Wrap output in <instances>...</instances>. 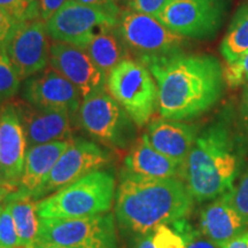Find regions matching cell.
<instances>
[{"mask_svg":"<svg viewBox=\"0 0 248 248\" xmlns=\"http://www.w3.org/2000/svg\"><path fill=\"white\" fill-rule=\"evenodd\" d=\"M42 20L20 23L6 46V54L21 80L46 69L51 44Z\"/></svg>","mask_w":248,"mask_h":248,"instance_id":"12","label":"cell"},{"mask_svg":"<svg viewBox=\"0 0 248 248\" xmlns=\"http://www.w3.org/2000/svg\"><path fill=\"white\" fill-rule=\"evenodd\" d=\"M21 79L6 52L0 53V108L18 92Z\"/></svg>","mask_w":248,"mask_h":248,"instance_id":"24","label":"cell"},{"mask_svg":"<svg viewBox=\"0 0 248 248\" xmlns=\"http://www.w3.org/2000/svg\"><path fill=\"white\" fill-rule=\"evenodd\" d=\"M83 48L106 77L121 61L128 58L129 53L121 38L117 26L107 27L98 31Z\"/></svg>","mask_w":248,"mask_h":248,"instance_id":"21","label":"cell"},{"mask_svg":"<svg viewBox=\"0 0 248 248\" xmlns=\"http://www.w3.org/2000/svg\"><path fill=\"white\" fill-rule=\"evenodd\" d=\"M76 119L82 130L105 146L125 150L135 142V122L106 89L83 99Z\"/></svg>","mask_w":248,"mask_h":248,"instance_id":"5","label":"cell"},{"mask_svg":"<svg viewBox=\"0 0 248 248\" xmlns=\"http://www.w3.org/2000/svg\"><path fill=\"white\" fill-rule=\"evenodd\" d=\"M79 4L89 6V7L99 9L105 13L111 15V16L119 18L121 11L116 4V0H74Z\"/></svg>","mask_w":248,"mask_h":248,"instance_id":"33","label":"cell"},{"mask_svg":"<svg viewBox=\"0 0 248 248\" xmlns=\"http://www.w3.org/2000/svg\"><path fill=\"white\" fill-rule=\"evenodd\" d=\"M70 140H58L40 144L28 148L24 160L22 177L17 190L13 194L17 197L32 198L60 159L63 152L69 147Z\"/></svg>","mask_w":248,"mask_h":248,"instance_id":"19","label":"cell"},{"mask_svg":"<svg viewBox=\"0 0 248 248\" xmlns=\"http://www.w3.org/2000/svg\"><path fill=\"white\" fill-rule=\"evenodd\" d=\"M193 203V197L181 178H148L121 172L114 216L121 234L129 239L186 218Z\"/></svg>","mask_w":248,"mask_h":248,"instance_id":"2","label":"cell"},{"mask_svg":"<svg viewBox=\"0 0 248 248\" xmlns=\"http://www.w3.org/2000/svg\"><path fill=\"white\" fill-rule=\"evenodd\" d=\"M170 0H125L126 9L137 13L156 16Z\"/></svg>","mask_w":248,"mask_h":248,"instance_id":"31","label":"cell"},{"mask_svg":"<svg viewBox=\"0 0 248 248\" xmlns=\"http://www.w3.org/2000/svg\"><path fill=\"white\" fill-rule=\"evenodd\" d=\"M225 84L230 88H238L248 82V52L239 59L223 67Z\"/></svg>","mask_w":248,"mask_h":248,"instance_id":"29","label":"cell"},{"mask_svg":"<svg viewBox=\"0 0 248 248\" xmlns=\"http://www.w3.org/2000/svg\"><path fill=\"white\" fill-rule=\"evenodd\" d=\"M154 248H186V240L169 224L159 225L151 232Z\"/></svg>","mask_w":248,"mask_h":248,"instance_id":"28","label":"cell"},{"mask_svg":"<svg viewBox=\"0 0 248 248\" xmlns=\"http://www.w3.org/2000/svg\"><path fill=\"white\" fill-rule=\"evenodd\" d=\"M241 115L248 122V82L245 84L243 98H241Z\"/></svg>","mask_w":248,"mask_h":248,"instance_id":"37","label":"cell"},{"mask_svg":"<svg viewBox=\"0 0 248 248\" xmlns=\"http://www.w3.org/2000/svg\"><path fill=\"white\" fill-rule=\"evenodd\" d=\"M119 18L69 0L45 22L48 37L54 42L84 47L98 31L115 27Z\"/></svg>","mask_w":248,"mask_h":248,"instance_id":"11","label":"cell"},{"mask_svg":"<svg viewBox=\"0 0 248 248\" xmlns=\"http://www.w3.org/2000/svg\"><path fill=\"white\" fill-rule=\"evenodd\" d=\"M16 248H30V246H24V245H21V246H18Z\"/></svg>","mask_w":248,"mask_h":248,"instance_id":"42","label":"cell"},{"mask_svg":"<svg viewBox=\"0 0 248 248\" xmlns=\"http://www.w3.org/2000/svg\"><path fill=\"white\" fill-rule=\"evenodd\" d=\"M0 206H1V203H0Z\"/></svg>","mask_w":248,"mask_h":248,"instance_id":"44","label":"cell"},{"mask_svg":"<svg viewBox=\"0 0 248 248\" xmlns=\"http://www.w3.org/2000/svg\"><path fill=\"white\" fill-rule=\"evenodd\" d=\"M128 241V248H154L153 243H152L151 233L135 235V237L129 238Z\"/></svg>","mask_w":248,"mask_h":248,"instance_id":"35","label":"cell"},{"mask_svg":"<svg viewBox=\"0 0 248 248\" xmlns=\"http://www.w3.org/2000/svg\"><path fill=\"white\" fill-rule=\"evenodd\" d=\"M115 216L101 215L77 218H43L36 241L64 248H120Z\"/></svg>","mask_w":248,"mask_h":248,"instance_id":"6","label":"cell"},{"mask_svg":"<svg viewBox=\"0 0 248 248\" xmlns=\"http://www.w3.org/2000/svg\"><path fill=\"white\" fill-rule=\"evenodd\" d=\"M28 142L13 102L0 108V162L5 177L18 187L22 177Z\"/></svg>","mask_w":248,"mask_h":248,"instance_id":"16","label":"cell"},{"mask_svg":"<svg viewBox=\"0 0 248 248\" xmlns=\"http://www.w3.org/2000/svg\"><path fill=\"white\" fill-rule=\"evenodd\" d=\"M68 1L69 0H36L37 6H38L39 18L46 22Z\"/></svg>","mask_w":248,"mask_h":248,"instance_id":"34","label":"cell"},{"mask_svg":"<svg viewBox=\"0 0 248 248\" xmlns=\"http://www.w3.org/2000/svg\"><path fill=\"white\" fill-rule=\"evenodd\" d=\"M116 179L107 170H97L36 202L43 218H77L106 214L115 202Z\"/></svg>","mask_w":248,"mask_h":248,"instance_id":"4","label":"cell"},{"mask_svg":"<svg viewBox=\"0 0 248 248\" xmlns=\"http://www.w3.org/2000/svg\"><path fill=\"white\" fill-rule=\"evenodd\" d=\"M229 195H230L232 204L243 217L244 222L246 223L248 228V169L241 176L238 185L235 187L233 186L229 191Z\"/></svg>","mask_w":248,"mask_h":248,"instance_id":"30","label":"cell"},{"mask_svg":"<svg viewBox=\"0 0 248 248\" xmlns=\"http://www.w3.org/2000/svg\"><path fill=\"white\" fill-rule=\"evenodd\" d=\"M0 185H12V184H11V183H8L7 181H5V179L0 178Z\"/></svg>","mask_w":248,"mask_h":248,"instance_id":"41","label":"cell"},{"mask_svg":"<svg viewBox=\"0 0 248 248\" xmlns=\"http://www.w3.org/2000/svg\"><path fill=\"white\" fill-rule=\"evenodd\" d=\"M107 90L137 126L148 123L157 109V85L146 64L125 58L107 77Z\"/></svg>","mask_w":248,"mask_h":248,"instance_id":"7","label":"cell"},{"mask_svg":"<svg viewBox=\"0 0 248 248\" xmlns=\"http://www.w3.org/2000/svg\"><path fill=\"white\" fill-rule=\"evenodd\" d=\"M221 248H248V230H245L243 233L223 245Z\"/></svg>","mask_w":248,"mask_h":248,"instance_id":"36","label":"cell"},{"mask_svg":"<svg viewBox=\"0 0 248 248\" xmlns=\"http://www.w3.org/2000/svg\"><path fill=\"white\" fill-rule=\"evenodd\" d=\"M198 132L194 124L161 117L148 124L146 135L155 150L182 164L193 147Z\"/></svg>","mask_w":248,"mask_h":248,"instance_id":"18","label":"cell"},{"mask_svg":"<svg viewBox=\"0 0 248 248\" xmlns=\"http://www.w3.org/2000/svg\"><path fill=\"white\" fill-rule=\"evenodd\" d=\"M146 66L157 85V110L162 119L186 121L202 115L222 97L223 66L215 57L177 53Z\"/></svg>","mask_w":248,"mask_h":248,"instance_id":"1","label":"cell"},{"mask_svg":"<svg viewBox=\"0 0 248 248\" xmlns=\"http://www.w3.org/2000/svg\"><path fill=\"white\" fill-rule=\"evenodd\" d=\"M22 124L28 147L58 140L73 139L71 121L75 119L63 109H46L18 100L13 102Z\"/></svg>","mask_w":248,"mask_h":248,"instance_id":"15","label":"cell"},{"mask_svg":"<svg viewBox=\"0 0 248 248\" xmlns=\"http://www.w3.org/2000/svg\"><path fill=\"white\" fill-rule=\"evenodd\" d=\"M18 24L20 23H17L5 9L0 7V53L6 51V46Z\"/></svg>","mask_w":248,"mask_h":248,"instance_id":"32","label":"cell"},{"mask_svg":"<svg viewBox=\"0 0 248 248\" xmlns=\"http://www.w3.org/2000/svg\"><path fill=\"white\" fill-rule=\"evenodd\" d=\"M49 66L73 83L83 99L107 89V77L78 46L54 42L49 51Z\"/></svg>","mask_w":248,"mask_h":248,"instance_id":"13","label":"cell"},{"mask_svg":"<svg viewBox=\"0 0 248 248\" xmlns=\"http://www.w3.org/2000/svg\"><path fill=\"white\" fill-rule=\"evenodd\" d=\"M113 161V154L94 141L73 138L69 147L63 152L47 178L32 195V199H43L89 173L106 168Z\"/></svg>","mask_w":248,"mask_h":248,"instance_id":"10","label":"cell"},{"mask_svg":"<svg viewBox=\"0 0 248 248\" xmlns=\"http://www.w3.org/2000/svg\"><path fill=\"white\" fill-rule=\"evenodd\" d=\"M0 178L1 179H5V181H7L5 177V172H4V169H2V166H1V162H0ZM8 182V181H7ZM9 183V182H8Z\"/></svg>","mask_w":248,"mask_h":248,"instance_id":"40","label":"cell"},{"mask_svg":"<svg viewBox=\"0 0 248 248\" xmlns=\"http://www.w3.org/2000/svg\"><path fill=\"white\" fill-rule=\"evenodd\" d=\"M17 190V186L14 185H0V203L5 202V200L11 195L13 192Z\"/></svg>","mask_w":248,"mask_h":248,"instance_id":"38","label":"cell"},{"mask_svg":"<svg viewBox=\"0 0 248 248\" xmlns=\"http://www.w3.org/2000/svg\"><path fill=\"white\" fill-rule=\"evenodd\" d=\"M117 30L128 51L144 64L181 53L187 44L186 38L172 32L156 17L130 9L121 12Z\"/></svg>","mask_w":248,"mask_h":248,"instance_id":"8","label":"cell"},{"mask_svg":"<svg viewBox=\"0 0 248 248\" xmlns=\"http://www.w3.org/2000/svg\"><path fill=\"white\" fill-rule=\"evenodd\" d=\"M225 9V0H170L155 17L186 39H208L221 28Z\"/></svg>","mask_w":248,"mask_h":248,"instance_id":"9","label":"cell"},{"mask_svg":"<svg viewBox=\"0 0 248 248\" xmlns=\"http://www.w3.org/2000/svg\"><path fill=\"white\" fill-rule=\"evenodd\" d=\"M199 225L201 233L219 247L243 233L247 228L232 204L229 192L213 199L200 210Z\"/></svg>","mask_w":248,"mask_h":248,"instance_id":"17","label":"cell"},{"mask_svg":"<svg viewBox=\"0 0 248 248\" xmlns=\"http://www.w3.org/2000/svg\"><path fill=\"white\" fill-rule=\"evenodd\" d=\"M5 202L9 204L20 244L31 246L35 243L39 231V216L32 198L17 197L12 193Z\"/></svg>","mask_w":248,"mask_h":248,"instance_id":"22","label":"cell"},{"mask_svg":"<svg viewBox=\"0 0 248 248\" xmlns=\"http://www.w3.org/2000/svg\"><path fill=\"white\" fill-rule=\"evenodd\" d=\"M30 248H64L60 246H55V245L51 244H45V243H39V241H35L32 245H31Z\"/></svg>","mask_w":248,"mask_h":248,"instance_id":"39","label":"cell"},{"mask_svg":"<svg viewBox=\"0 0 248 248\" xmlns=\"http://www.w3.org/2000/svg\"><path fill=\"white\" fill-rule=\"evenodd\" d=\"M241 166V155L230 128L216 122L198 136L179 168L181 178L194 201L216 199L233 187Z\"/></svg>","mask_w":248,"mask_h":248,"instance_id":"3","label":"cell"},{"mask_svg":"<svg viewBox=\"0 0 248 248\" xmlns=\"http://www.w3.org/2000/svg\"><path fill=\"white\" fill-rule=\"evenodd\" d=\"M0 245L4 248L21 246L13 216L7 202L1 203L0 206Z\"/></svg>","mask_w":248,"mask_h":248,"instance_id":"26","label":"cell"},{"mask_svg":"<svg viewBox=\"0 0 248 248\" xmlns=\"http://www.w3.org/2000/svg\"><path fill=\"white\" fill-rule=\"evenodd\" d=\"M22 98L28 104L46 109H63L76 117L82 95L75 85L54 69H44L24 80Z\"/></svg>","mask_w":248,"mask_h":248,"instance_id":"14","label":"cell"},{"mask_svg":"<svg viewBox=\"0 0 248 248\" xmlns=\"http://www.w3.org/2000/svg\"><path fill=\"white\" fill-rule=\"evenodd\" d=\"M0 248H4V247H2V246H1V245H0Z\"/></svg>","mask_w":248,"mask_h":248,"instance_id":"43","label":"cell"},{"mask_svg":"<svg viewBox=\"0 0 248 248\" xmlns=\"http://www.w3.org/2000/svg\"><path fill=\"white\" fill-rule=\"evenodd\" d=\"M169 225H171L184 237L186 240V248H221L212 240H209L208 238L204 237L200 230L194 229L186 218L178 219Z\"/></svg>","mask_w":248,"mask_h":248,"instance_id":"27","label":"cell"},{"mask_svg":"<svg viewBox=\"0 0 248 248\" xmlns=\"http://www.w3.org/2000/svg\"><path fill=\"white\" fill-rule=\"evenodd\" d=\"M0 7L5 9L17 23L40 20L36 0H0Z\"/></svg>","mask_w":248,"mask_h":248,"instance_id":"25","label":"cell"},{"mask_svg":"<svg viewBox=\"0 0 248 248\" xmlns=\"http://www.w3.org/2000/svg\"><path fill=\"white\" fill-rule=\"evenodd\" d=\"M179 168L178 162L155 150L144 133L130 147L121 172L139 177L173 178L178 177Z\"/></svg>","mask_w":248,"mask_h":248,"instance_id":"20","label":"cell"},{"mask_svg":"<svg viewBox=\"0 0 248 248\" xmlns=\"http://www.w3.org/2000/svg\"><path fill=\"white\" fill-rule=\"evenodd\" d=\"M219 51L225 63H230L248 52V4L240 6L223 38Z\"/></svg>","mask_w":248,"mask_h":248,"instance_id":"23","label":"cell"}]
</instances>
